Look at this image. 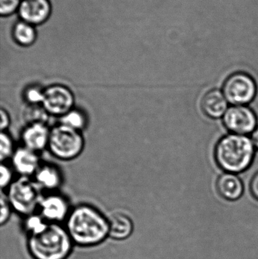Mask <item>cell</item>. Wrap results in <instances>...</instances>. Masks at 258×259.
I'll list each match as a JSON object with an SVG mask.
<instances>
[{
  "instance_id": "1",
  "label": "cell",
  "mask_w": 258,
  "mask_h": 259,
  "mask_svg": "<svg viewBox=\"0 0 258 259\" xmlns=\"http://www.w3.org/2000/svg\"><path fill=\"white\" fill-rule=\"evenodd\" d=\"M67 231L80 246L98 244L109 235V222L98 210L89 205L76 207L67 218Z\"/></svg>"
},
{
  "instance_id": "2",
  "label": "cell",
  "mask_w": 258,
  "mask_h": 259,
  "mask_svg": "<svg viewBox=\"0 0 258 259\" xmlns=\"http://www.w3.org/2000/svg\"><path fill=\"white\" fill-rule=\"evenodd\" d=\"M255 149L252 140L248 136L227 134L215 146V161L224 171L237 175L251 167Z\"/></svg>"
},
{
  "instance_id": "3",
  "label": "cell",
  "mask_w": 258,
  "mask_h": 259,
  "mask_svg": "<svg viewBox=\"0 0 258 259\" xmlns=\"http://www.w3.org/2000/svg\"><path fill=\"white\" fill-rule=\"evenodd\" d=\"M71 247L72 240L68 231L57 223H46L29 237V251L35 259H65Z\"/></svg>"
},
{
  "instance_id": "4",
  "label": "cell",
  "mask_w": 258,
  "mask_h": 259,
  "mask_svg": "<svg viewBox=\"0 0 258 259\" xmlns=\"http://www.w3.org/2000/svg\"><path fill=\"white\" fill-rule=\"evenodd\" d=\"M85 147L81 131L59 124L50 131L48 149L53 156L68 161L80 156Z\"/></svg>"
},
{
  "instance_id": "5",
  "label": "cell",
  "mask_w": 258,
  "mask_h": 259,
  "mask_svg": "<svg viewBox=\"0 0 258 259\" xmlns=\"http://www.w3.org/2000/svg\"><path fill=\"white\" fill-rule=\"evenodd\" d=\"M39 188L36 182L29 178L21 177L15 180L6 193L12 209L22 215L33 214L42 198Z\"/></svg>"
},
{
  "instance_id": "6",
  "label": "cell",
  "mask_w": 258,
  "mask_h": 259,
  "mask_svg": "<svg viewBox=\"0 0 258 259\" xmlns=\"http://www.w3.org/2000/svg\"><path fill=\"white\" fill-rule=\"evenodd\" d=\"M222 91L230 104L247 106L254 101L257 96V83L248 73L238 71L226 79Z\"/></svg>"
},
{
  "instance_id": "7",
  "label": "cell",
  "mask_w": 258,
  "mask_h": 259,
  "mask_svg": "<svg viewBox=\"0 0 258 259\" xmlns=\"http://www.w3.org/2000/svg\"><path fill=\"white\" fill-rule=\"evenodd\" d=\"M75 98L72 91L61 84H53L43 91L42 109L48 115L62 117L74 109Z\"/></svg>"
},
{
  "instance_id": "8",
  "label": "cell",
  "mask_w": 258,
  "mask_h": 259,
  "mask_svg": "<svg viewBox=\"0 0 258 259\" xmlns=\"http://www.w3.org/2000/svg\"><path fill=\"white\" fill-rule=\"evenodd\" d=\"M255 112L248 106H232L223 117V123L230 134L248 136L257 127Z\"/></svg>"
},
{
  "instance_id": "9",
  "label": "cell",
  "mask_w": 258,
  "mask_h": 259,
  "mask_svg": "<svg viewBox=\"0 0 258 259\" xmlns=\"http://www.w3.org/2000/svg\"><path fill=\"white\" fill-rule=\"evenodd\" d=\"M50 131L43 121L30 123L21 134L23 146L37 153L44 150L48 148Z\"/></svg>"
},
{
  "instance_id": "10",
  "label": "cell",
  "mask_w": 258,
  "mask_h": 259,
  "mask_svg": "<svg viewBox=\"0 0 258 259\" xmlns=\"http://www.w3.org/2000/svg\"><path fill=\"white\" fill-rule=\"evenodd\" d=\"M18 13L22 21L37 25L48 19L51 13V4L48 0H22Z\"/></svg>"
},
{
  "instance_id": "11",
  "label": "cell",
  "mask_w": 258,
  "mask_h": 259,
  "mask_svg": "<svg viewBox=\"0 0 258 259\" xmlns=\"http://www.w3.org/2000/svg\"><path fill=\"white\" fill-rule=\"evenodd\" d=\"M41 216L50 223H58L68 218L69 205L66 199L58 194L42 197L39 204Z\"/></svg>"
},
{
  "instance_id": "12",
  "label": "cell",
  "mask_w": 258,
  "mask_h": 259,
  "mask_svg": "<svg viewBox=\"0 0 258 259\" xmlns=\"http://www.w3.org/2000/svg\"><path fill=\"white\" fill-rule=\"evenodd\" d=\"M11 159L15 171L26 178L34 176L41 165L37 152L24 146L15 149Z\"/></svg>"
},
{
  "instance_id": "13",
  "label": "cell",
  "mask_w": 258,
  "mask_h": 259,
  "mask_svg": "<svg viewBox=\"0 0 258 259\" xmlns=\"http://www.w3.org/2000/svg\"><path fill=\"white\" fill-rule=\"evenodd\" d=\"M201 109L209 118L218 119L224 117L228 110L229 102L222 91L211 90L201 100Z\"/></svg>"
},
{
  "instance_id": "14",
  "label": "cell",
  "mask_w": 258,
  "mask_h": 259,
  "mask_svg": "<svg viewBox=\"0 0 258 259\" xmlns=\"http://www.w3.org/2000/svg\"><path fill=\"white\" fill-rule=\"evenodd\" d=\"M216 187L220 196L226 200H238L244 193L243 183L236 174H222L217 180Z\"/></svg>"
},
{
  "instance_id": "15",
  "label": "cell",
  "mask_w": 258,
  "mask_h": 259,
  "mask_svg": "<svg viewBox=\"0 0 258 259\" xmlns=\"http://www.w3.org/2000/svg\"><path fill=\"white\" fill-rule=\"evenodd\" d=\"M35 182L39 187L48 190H54L62 184V174L53 164L40 165L34 175Z\"/></svg>"
},
{
  "instance_id": "16",
  "label": "cell",
  "mask_w": 258,
  "mask_h": 259,
  "mask_svg": "<svg viewBox=\"0 0 258 259\" xmlns=\"http://www.w3.org/2000/svg\"><path fill=\"white\" fill-rule=\"evenodd\" d=\"M109 235L115 240H124L133 232V224L127 214L121 212L112 214L108 219Z\"/></svg>"
},
{
  "instance_id": "17",
  "label": "cell",
  "mask_w": 258,
  "mask_h": 259,
  "mask_svg": "<svg viewBox=\"0 0 258 259\" xmlns=\"http://www.w3.org/2000/svg\"><path fill=\"white\" fill-rule=\"evenodd\" d=\"M14 39L23 47H28L34 42L36 37V30L32 24L24 21H18L12 30Z\"/></svg>"
},
{
  "instance_id": "18",
  "label": "cell",
  "mask_w": 258,
  "mask_h": 259,
  "mask_svg": "<svg viewBox=\"0 0 258 259\" xmlns=\"http://www.w3.org/2000/svg\"><path fill=\"white\" fill-rule=\"evenodd\" d=\"M60 124L68 126L76 131H82L86 125V116L80 111L73 109L61 117Z\"/></svg>"
},
{
  "instance_id": "19",
  "label": "cell",
  "mask_w": 258,
  "mask_h": 259,
  "mask_svg": "<svg viewBox=\"0 0 258 259\" xmlns=\"http://www.w3.org/2000/svg\"><path fill=\"white\" fill-rule=\"evenodd\" d=\"M15 149L14 147L13 140L6 131L0 134V161L5 162L6 160L12 158Z\"/></svg>"
},
{
  "instance_id": "20",
  "label": "cell",
  "mask_w": 258,
  "mask_h": 259,
  "mask_svg": "<svg viewBox=\"0 0 258 259\" xmlns=\"http://www.w3.org/2000/svg\"><path fill=\"white\" fill-rule=\"evenodd\" d=\"M13 172L12 168L6 164V163H1L0 164V187L2 191L8 190L11 184L14 182Z\"/></svg>"
},
{
  "instance_id": "21",
  "label": "cell",
  "mask_w": 258,
  "mask_h": 259,
  "mask_svg": "<svg viewBox=\"0 0 258 259\" xmlns=\"http://www.w3.org/2000/svg\"><path fill=\"white\" fill-rule=\"evenodd\" d=\"M44 90L36 87H32L26 91L24 97L30 105L42 104Z\"/></svg>"
},
{
  "instance_id": "22",
  "label": "cell",
  "mask_w": 258,
  "mask_h": 259,
  "mask_svg": "<svg viewBox=\"0 0 258 259\" xmlns=\"http://www.w3.org/2000/svg\"><path fill=\"white\" fill-rule=\"evenodd\" d=\"M0 204H1V213H0V223L1 225L7 222L10 217L11 211H12V205L8 199L6 193L4 191H1L0 196Z\"/></svg>"
},
{
  "instance_id": "23",
  "label": "cell",
  "mask_w": 258,
  "mask_h": 259,
  "mask_svg": "<svg viewBox=\"0 0 258 259\" xmlns=\"http://www.w3.org/2000/svg\"><path fill=\"white\" fill-rule=\"evenodd\" d=\"M21 0H0V13L3 16L11 15L19 8Z\"/></svg>"
},
{
  "instance_id": "24",
  "label": "cell",
  "mask_w": 258,
  "mask_h": 259,
  "mask_svg": "<svg viewBox=\"0 0 258 259\" xmlns=\"http://www.w3.org/2000/svg\"><path fill=\"white\" fill-rule=\"evenodd\" d=\"M0 116H1L0 128H1V132H3V131H6V130L9 128V126H10L11 118L9 112L3 108H2L1 110H0Z\"/></svg>"
},
{
  "instance_id": "25",
  "label": "cell",
  "mask_w": 258,
  "mask_h": 259,
  "mask_svg": "<svg viewBox=\"0 0 258 259\" xmlns=\"http://www.w3.org/2000/svg\"><path fill=\"white\" fill-rule=\"evenodd\" d=\"M250 190L254 199L258 201V171L254 174L250 183Z\"/></svg>"
},
{
  "instance_id": "26",
  "label": "cell",
  "mask_w": 258,
  "mask_h": 259,
  "mask_svg": "<svg viewBox=\"0 0 258 259\" xmlns=\"http://www.w3.org/2000/svg\"><path fill=\"white\" fill-rule=\"evenodd\" d=\"M251 140H252L253 143H254V147L258 150V126L257 128L254 130V132L251 134Z\"/></svg>"
}]
</instances>
